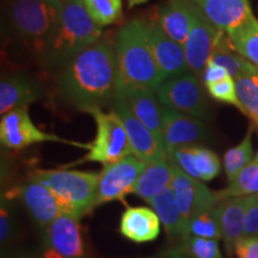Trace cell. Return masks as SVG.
<instances>
[{
  "label": "cell",
  "mask_w": 258,
  "mask_h": 258,
  "mask_svg": "<svg viewBox=\"0 0 258 258\" xmlns=\"http://www.w3.org/2000/svg\"><path fill=\"white\" fill-rule=\"evenodd\" d=\"M118 80L115 49L106 41L99 40L64 64L57 78V89L71 106L88 112L111 104Z\"/></svg>",
  "instance_id": "cell-1"
},
{
  "label": "cell",
  "mask_w": 258,
  "mask_h": 258,
  "mask_svg": "<svg viewBox=\"0 0 258 258\" xmlns=\"http://www.w3.org/2000/svg\"><path fill=\"white\" fill-rule=\"evenodd\" d=\"M116 59L123 85L144 86L156 92L163 78L154 60L147 24L132 19L122 25L116 36Z\"/></svg>",
  "instance_id": "cell-2"
},
{
  "label": "cell",
  "mask_w": 258,
  "mask_h": 258,
  "mask_svg": "<svg viewBox=\"0 0 258 258\" xmlns=\"http://www.w3.org/2000/svg\"><path fill=\"white\" fill-rule=\"evenodd\" d=\"M62 3L59 0H11L9 4L8 18L15 36L42 60L56 31Z\"/></svg>",
  "instance_id": "cell-3"
},
{
  "label": "cell",
  "mask_w": 258,
  "mask_h": 258,
  "mask_svg": "<svg viewBox=\"0 0 258 258\" xmlns=\"http://www.w3.org/2000/svg\"><path fill=\"white\" fill-rule=\"evenodd\" d=\"M101 37L102 27L91 18L83 0H63L59 24L43 62L50 67H63Z\"/></svg>",
  "instance_id": "cell-4"
},
{
  "label": "cell",
  "mask_w": 258,
  "mask_h": 258,
  "mask_svg": "<svg viewBox=\"0 0 258 258\" xmlns=\"http://www.w3.org/2000/svg\"><path fill=\"white\" fill-rule=\"evenodd\" d=\"M32 178L49 188L59 202L61 213L79 220L95 208L99 173L78 170H37Z\"/></svg>",
  "instance_id": "cell-5"
},
{
  "label": "cell",
  "mask_w": 258,
  "mask_h": 258,
  "mask_svg": "<svg viewBox=\"0 0 258 258\" xmlns=\"http://www.w3.org/2000/svg\"><path fill=\"white\" fill-rule=\"evenodd\" d=\"M88 114L95 118L97 132L93 141L90 143L89 152L79 163L93 161L106 165L134 154L124 125L112 109L105 112L101 108H93Z\"/></svg>",
  "instance_id": "cell-6"
},
{
  "label": "cell",
  "mask_w": 258,
  "mask_h": 258,
  "mask_svg": "<svg viewBox=\"0 0 258 258\" xmlns=\"http://www.w3.org/2000/svg\"><path fill=\"white\" fill-rule=\"evenodd\" d=\"M199 78L195 73L188 72L164 80L156 90L160 104L200 120H207L208 102Z\"/></svg>",
  "instance_id": "cell-7"
},
{
  "label": "cell",
  "mask_w": 258,
  "mask_h": 258,
  "mask_svg": "<svg viewBox=\"0 0 258 258\" xmlns=\"http://www.w3.org/2000/svg\"><path fill=\"white\" fill-rule=\"evenodd\" d=\"M0 141L3 146L11 150H23L28 146L38 143H60L72 145L80 148H88L90 144H80L60 138L57 135L44 133L35 125L29 115L28 106L18 108L2 116L0 121Z\"/></svg>",
  "instance_id": "cell-8"
},
{
  "label": "cell",
  "mask_w": 258,
  "mask_h": 258,
  "mask_svg": "<svg viewBox=\"0 0 258 258\" xmlns=\"http://www.w3.org/2000/svg\"><path fill=\"white\" fill-rule=\"evenodd\" d=\"M147 164L134 154L106 164L99 173V182L95 199V207L111 201H122L133 192L135 183Z\"/></svg>",
  "instance_id": "cell-9"
},
{
  "label": "cell",
  "mask_w": 258,
  "mask_h": 258,
  "mask_svg": "<svg viewBox=\"0 0 258 258\" xmlns=\"http://www.w3.org/2000/svg\"><path fill=\"white\" fill-rule=\"evenodd\" d=\"M190 10L191 28L184 44V51L190 71L201 78L224 31L218 30L194 2L190 4Z\"/></svg>",
  "instance_id": "cell-10"
},
{
  "label": "cell",
  "mask_w": 258,
  "mask_h": 258,
  "mask_svg": "<svg viewBox=\"0 0 258 258\" xmlns=\"http://www.w3.org/2000/svg\"><path fill=\"white\" fill-rule=\"evenodd\" d=\"M111 109L118 115L124 125L135 157L146 164L167 157L164 144L133 114L118 91L111 103Z\"/></svg>",
  "instance_id": "cell-11"
},
{
  "label": "cell",
  "mask_w": 258,
  "mask_h": 258,
  "mask_svg": "<svg viewBox=\"0 0 258 258\" xmlns=\"http://www.w3.org/2000/svg\"><path fill=\"white\" fill-rule=\"evenodd\" d=\"M171 167L172 180L170 186L185 225L190 219L215 207V203L218 202L215 194H213L199 179L192 178L183 172L179 167L173 164H171Z\"/></svg>",
  "instance_id": "cell-12"
},
{
  "label": "cell",
  "mask_w": 258,
  "mask_h": 258,
  "mask_svg": "<svg viewBox=\"0 0 258 258\" xmlns=\"http://www.w3.org/2000/svg\"><path fill=\"white\" fill-rule=\"evenodd\" d=\"M207 128L202 120L163 106V140L166 153L175 148L206 140Z\"/></svg>",
  "instance_id": "cell-13"
},
{
  "label": "cell",
  "mask_w": 258,
  "mask_h": 258,
  "mask_svg": "<svg viewBox=\"0 0 258 258\" xmlns=\"http://www.w3.org/2000/svg\"><path fill=\"white\" fill-rule=\"evenodd\" d=\"M151 48L163 82L171 77L191 72L186 62L184 47L169 37L159 23L147 24Z\"/></svg>",
  "instance_id": "cell-14"
},
{
  "label": "cell",
  "mask_w": 258,
  "mask_h": 258,
  "mask_svg": "<svg viewBox=\"0 0 258 258\" xmlns=\"http://www.w3.org/2000/svg\"><path fill=\"white\" fill-rule=\"evenodd\" d=\"M171 164L192 178L208 182L220 173V159L207 147L188 145L167 152Z\"/></svg>",
  "instance_id": "cell-15"
},
{
  "label": "cell",
  "mask_w": 258,
  "mask_h": 258,
  "mask_svg": "<svg viewBox=\"0 0 258 258\" xmlns=\"http://www.w3.org/2000/svg\"><path fill=\"white\" fill-rule=\"evenodd\" d=\"M117 91L123 97L133 114L164 144L163 106L158 103L156 92L144 86L123 85L120 82Z\"/></svg>",
  "instance_id": "cell-16"
},
{
  "label": "cell",
  "mask_w": 258,
  "mask_h": 258,
  "mask_svg": "<svg viewBox=\"0 0 258 258\" xmlns=\"http://www.w3.org/2000/svg\"><path fill=\"white\" fill-rule=\"evenodd\" d=\"M44 97V90L30 76L24 73H11L2 77L0 82V114L18 108H24Z\"/></svg>",
  "instance_id": "cell-17"
},
{
  "label": "cell",
  "mask_w": 258,
  "mask_h": 258,
  "mask_svg": "<svg viewBox=\"0 0 258 258\" xmlns=\"http://www.w3.org/2000/svg\"><path fill=\"white\" fill-rule=\"evenodd\" d=\"M208 21L226 34L250 22L254 16L249 0H191Z\"/></svg>",
  "instance_id": "cell-18"
},
{
  "label": "cell",
  "mask_w": 258,
  "mask_h": 258,
  "mask_svg": "<svg viewBox=\"0 0 258 258\" xmlns=\"http://www.w3.org/2000/svg\"><path fill=\"white\" fill-rule=\"evenodd\" d=\"M48 246L63 258H88L80 232L79 219L67 213H60L47 226Z\"/></svg>",
  "instance_id": "cell-19"
},
{
  "label": "cell",
  "mask_w": 258,
  "mask_h": 258,
  "mask_svg": "<svg viewBox=\"0 0 258 258\" xmlns=\"http://www.w3.org/2000/svg\"><path fill=\"white\" fill-rule=\"evenodd\" d=\"M18 192L31 217L41 226L47 227L61 213L55 195L40 180L32 178L22 185Z\"/></svg>",
  "instance_id": "cell-20"
},
{
  "label": "cell",
  "mask_w": 258,
  "mask_h": 258,
  "mask_svg": "<svg viewBox=\"0 0 258 258\" xmlns=\"http://www.w3.org/2000/svg\"><path fill=\"white\" fill-rule=\"evenodd\" d=\"M160 219L154 209L128 207L120 222V233L134 243H148L160 233Z\"/></svg>",
  "instance_id": "cell-21"
},
{
  "label": "cell",
  "mask_w": 258,
  "mask_h": 258,
  "mask_svg": "<svg viewBox=\"0 0 258 258\" xmlns=\"http://www.w3.org/2000/svg\"><path fill=\"white\" fill-rule=\"evenodd\" d=\"M246 198H231L221 201L217 207L220 222L222 240L230 253L234 251V245L245 237L244 219Z\"/></svg>",
  "instance_id": "cell-22"
},
{
  "label": "cell",
  "mask_w": 258,
  "mask_h": 258,
  "mask_svg": "<svg viewBox=\"0 0 258 258\" xmlns=\"http://www.w3.org/2000/svg\"><path fill=\"white\" fill-rule=\"evenodd\" d=\"M191 0H169L159 12L160 27L169 37L184 47L191 28Z\"/></svg>",
  "instance_id": "cell-23"
},
{
  "label": "cell",
  "mask_w": 258,
  "mask_h": 258,
  "mask_svg": "<svg viewBox=\"0 0 258 258\" xmlns=\"http://www.w3.org/2000/svg\"><path fill=\"white\" fill-rule=\"evenodd\" d=\"M171 180H172L171 163L167 157L161 158L147 164L135 183L133 192L144 201L150 202L161 191L169 188Z\"/></svg>",
  "instance_id": "cell-24"
},
{
  "label": "cell",
  "mask_w": 258,
  "mask_h": 258,
  "mask_svg": "<svg viewBox=\"0 0 258 258\" xmlns=\"http://www.w3.org/2000/svg\"><path fill=\"white\" fill-rule=\"evenodd\" d=\"M152 208L156 211L160 219L161 225L170 240L182 241L184 238L185 222L177 205L176 198L173 195L171 186L161 191L159 195L151 200L150 202Z\"/></svg>",
  "instance_id": "cell-25"
},
{
  "label": "cell",
  "mask_w": 258,
  "mask_h": 258,
  "mask_svg": "<svg viewBox=\"0 0 258 258\" xmlns=\"http://www.w3.org/2000/svg\"><path fill=\"white\" fill-rule=\"evenodd\" d=\"M258 194V163L252 160L247 166L230 180V184L224 190L215 192L218 202L231 198H246Z\"/></svg>",
  "instance_id": "cell-26"
},
{
  "label": "cell",
  "mask_w": 258,
  "mask_h": 258,
  "mask_svg": "<svg viewBox=\"0 0 258 258\" xmlns=\"http://www.w3.org/2000/svg\"><path fill=\"white\" fill-rule=\"evenodd\" d=\"M233 49L258 67V21L250 22L227 34Z\"/></svg>",
  "instance_id": "cell-27"
},
{
  "label": "cell",
  "mask_w": 258,
  "mask_h": 258,
  "mask_svg": "<svg viewBox=\"0 0 258 258\" xmlns=\"http://www.w3.org/2000/svg\"><path fill=\"white\" fill-rule=\"evenodd\" d=\"M190 237L217 240L222 239L217 207L209 209L207 212H203L186 222L183 240L188 239Z\"/></svg>",
  "instance_id": "cell-28"
},
{
  "label": "cell",
  "mask_w": 258,
  "mask_h": 258,
  "mask_svg": "<svg viewBox=\"0 0 258 258\" xmlns=\"http://www.w3.org/2000/svg\"><path fill=\"white\" fill-rule=\"evenodd\" d=\"M234 80L241 112L258 127V74H245L235 77Z\"/></svg>",
  "instance_id": "cell-29"
},
{
  "label": "cell",
  "mask_w": 258,
  "mask_h": 258,
  "mask_svg": "<svg viewBox=\"0 0 258 258\" xmlns=\"http://www.w3.org/2000/svg\"><path fill=\"white\" fill-rule=\"evenodd\" d=\"M224 34L225 32H222L220 38H219L211 60L224 66L228 71L230 76L233 77V78L245 76V74H258V67L254 66L252 62L245 59L240 54L234 53V51L227 49V48H224V44H222Z\"/></svg>",
  "instance_id": "cell-30"
},
{
  "label": "cell",
  "mask_w": 258,
  "mask_h": 258,
  "mask_svg": "<svg viewBox=\"0 0 258 258\" xmlns=\"http://www.w3.org/2000/svg\"><path fill=\"white\" fill-rule=\"evenodd\" d=\"M253 147H252V131L247 132L246 137L238 146L232 147L224 157L225 172L228 180L234 178L245 166H247L252 161Z\"/></svg>",
  "instance_id": "cell-31"
},
{
  "label": "cell",
  "mask_w": 258,
  "mask_h": 258,
  "mask_svg": "<svg viewBox=\"0 0 258 258\" xmlns=\"http://www.w3.org/2000/svg\"><path fill=\"white\" fill-rule=\"evenodd\" d=\"M89 15L99 27L115 24L123 17L122 0H83Z\"/></svg>",
  "instance_id": "cell-32"
},
{
  "label": "cell",
  "mask_w": 258,
  "mask_h": 258,
  "mask_svg": "<svg viewBox=\"0 0 258 258\" xmlns=\"http://www.w3.org/2000/svg\"><path fill=\"white\" fill-rule=\"evenodd\" d=\"M178 250L185 258H222L217 239L190 237L180 241Z\"/></svg>",
  "instance_id": "cell-33"
},
{
  "label": "cell",
  "mask_w": 258,
  "mask_h": 258,
  "mask_svg": "<svg viewBox=\"0 0 258 258\" xmlns=\"http://www.w3.org/2000/svg\"><path fill=\"white\" fill-rule=\"evenodd\" d=\"M206 88H207L209 95L214 99L237 106L241 111V105L239 99H238L237 88H235V80L233 77H227V78L219 80V82L207 84Z\"/></svg>",
  "instance_id": "cell-34"
},
{
  "label": "cell",
  "mask_w": 258,
  "mask_h": 258,
  "mask_svg": "<svg viewBox=\"0 0 258 258\" xmlns=\"http://www.w3.org/2000/svg\"><path fill=\"white\" fill-rule=\"evenodd\" d=\"M244 233L245 237H258V194L246 196Z\"/></svg>",
  "instance_id": "cell-35"
},
{
  "label": "cell",
  "mask_w": 258,
  "mask_h": 258,
  "mask_svg": "<svg viewBox=\"0 0 258 258\" xmlns=\"http://www.w3.org/2000/svg\"><path fill=\"white\" fill-rule=\"evenodd\" d=\"M237 258H258V237H244L234 245Z\"/></svg>",
  "instance_id": "cell-36"
},
{
  "label": "cell",
  "mask_w": 258,
  "mask_h": 258,
  "mask_svg": "<svg viewBox=\"0 0 258 258\" xmlns=\"http://www.w3.org/2000/svg\"><path fill=\"white\" fill-rule=\"evenodd\" d=\"M227 77L231 76L224 66H221L220 63L214 62L213 60H209L205 71L201 74V80L205 85H207V84L219 82V80L227 78Z\"/></svg>",
  "instance_id": "cell-37"
},
{
  "label": "cell",
  "mask_w": 258,
  "mask_h": 258,
  "mask_svg": "<svg viewBox=\"0 0 258 258\" xmlns=\"http://www.w3.org/2000/svg\"><path fill=\"white\" fill-rule=\"evenodd\" d=\"M11 217L10 211L5 201L2 202V217H0V239L2 243H5L11 234Z\"/></svg>",
  "instance_id": "cell-38"
},
{
  "label": "cell",
  "mask_w": 258,
  "mask_h": 258,
  "mask_svg": "<svg viewBox=\"0 0 258 258\" xmlns=\"http://www.w3.org/2000/svg\"><path fill=\"white\" fill-rule=\"evenodd\" d=\"M159 258H185V256L180 252V251L178 250V247H176V249L167 250L166 252Z\"/></svg>",
  "instance_id": "cell-39"
},
{
  "label": "cell",
  "mask_w": 258,
  "mask_h": 258,
  "mask_svg": "<svg viewBox=\"0 0 258 258\" xmlns=\"http://www.w3.org/2000/svg\"><path fill=\"white\" fill-rule=\"evenodd\" d=\"M43 258H63V257H61L60 254L57 253L55 250L51 249L50 246H48L47 249L43 251Z\"/></svg>",
  "instance_id": "cell-40"
},
{
  "label": "cell",
  "mask_w": 258,
  "mask_h": 258,
  "mask_svg": "<svg viewBox=\"0 0 258 258\" xmlns=\"http://www.w3.org/2000/svg\"><path fill=\"white\" fill-rule=\"evenodd\" d=\"M148 0H128V8L132 9L134 8V6L137 5H141V4H145V3H147Z\"/></svg>",
  "instance_id": "cell-41"
},
{
  "label": "cell",
  "mask_w": 258,
  "mask_h": 258,
  "mask_svg": "<svg viewBox=\"0 0 258 258\" xmlns=\"http://www.w3.org/2000/svg\"><path fill=\"white\" fill-rule=\"evenodd\" d=\"M254 160H256V161H257V163H258V151H257L256 156H254Z\"/></svg>",
  "instance_id": "cell-42"
},
{
  "label": "cell",
  "mask_w": 258,
  "mask_h": 258,
  "mask_svg": "<svg viewBox=\"0 0 258 258\" xmlns=\"http://www.w3.org/2000/svg\"><path fill=\"white\" fill-rule=\"evenodd\" d=\"M59 2H63V0H59Z\"/></svg>",
  "instance_id": "cell-43"
}]
</instances>
